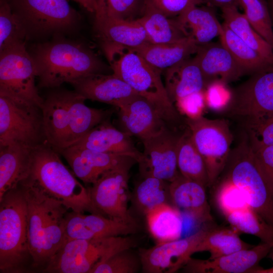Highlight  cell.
I'll return each mask as SVG.
<instances>
[{
  "instance_id": "1",
  "label": "cell",
  "mask_w": 273,
  "mask_h": 273,
  "mask_svg": "<svg viewBox=\"0 0 273 273\" xmlns=\"http://www.w3.org/2000/svg\"><path fill=\"white\" fill-rule=\"evenodd\" d=\"M19 184L27 203L32 269L42 271L66 241V219L70 210L29 181Z\"/></svg>"
},
{
  "instance_id": "2",
  "label": "cell",
  "mask_w": 273,
  "mask_h": 273,
  "mask_svg": "<svg viewBox=\"0 0 273 273\" xmlns=\"http://www.w3.org/2000/svg\"><path fill=\"white\" fill-rule=\"evenodd\" d=\"M31 55L40 87L56 88L65 82L97 73L107 66L91 50L79 42L56 40L36 44Z\"/></svg>"
},
{
  "instance_id": "3",
  "label": "cell",
  "mask_w": 273,
  "mask_h": 273,
  "mask_svg": "<svg viewBox=\"0 0 273 273\" xmlns=\"http://www.w3.org/2000/svg\"><path fill=\"white\" fill-rule=\"evenodd\" d=\"M59 154L47 143L34 148L25 179L61 201L71 211L100 214L92 203L88 188L77 179Z\"/></svg>"
},
{
  "instance_id": "4",
  "label": "cell",
  "mask_w": 273,
  "mask_h": 273,
  "mask_svg": "<svg viewBox=\"0 0 273 273\" xmlns=\"http://www.w3.org/2000/svg\"><path fill=\"white\" fill-rule=\"evenodd\" d=\"M102 48L114 74L151 102L169 125L178 121V111L167 95L160 70L132 48L111 43Z\"/></svg>"
},
{
  "instance_id": "5",
  "label": "cell",
  "mask_w": 273,
  "mask_h": 273,
  "mask_svg": "<svg viewBox=\"0 0 273 273\" xmlns=\"http://www.w3.org/2000/svg\"><path fill=\"white\" fill-rule=\"evenodd\" d=\"M32 263L27 203L19 184L0 199V272H28Z\"/></svg>"
},
{
  "instance_id": "6",
  "label": "cell",
  "mask_w": 273,
  "mask_h": 273,
  "mask_svg": "<svg viewBox=\"0 0 273 273\" xmlns=\"http://www.w3.org/2000/svg\"><path fill=\"white\" fill-rule=\"evenodd\" d=\"M220 175L239 187L249 206L273 225V193L255 162L246 135L232 149Z\"/></svg>"
},
{
  "instance_id": "7",
  "label": "cell",
  "mask_w": 273,
  "mask_h": 273,
  "mask_svg": "<svg viewBox=\"0 0 273 273\" xmlns=\"http://www.w3.org/2000/svg\"><path fill=\"white\" fill-rule=\"evenodd\" d=\"M135 244L127 236L68 239L41 272L89 273L100 261Z\"/></svg>"
},
{
  "instance_id": "8",
  "label": "cell",
  "mask_w": 273,
  "mask_h": 273,
  "mask_svg": "<svg viewBox=\"0 0 273 273\" xmlns=\"http://www.w3.org/2000/svg\"><path fill=\"white\" fill-rule=\"evenodd\" d=\"M45 143L42 108L0 94V147L16 144L34 148Z\"/></svg>"
},
{
  "instance_id": "9",
  "label": "cell",
  "mask_w": 273,
  "mask_h": 273,
  "mask_svg": "<svg viewBox=\"0 0 273 273\" xmlns=\"http://www.w3.org/2000/svg\"><path fill=\"white\" fill-rule=\"evenodd\" d=\"M25 28L29 37L74 30L79 14L67 0H7Z\"/></svg>"
},
{
  "instance_id": "10",
  "label": "cell",
  "mask_w": 273,
  "mask_h": 273,
  "mask_svg": "<svg viewBox=\"0 0 273 273\" xmlns=\"http://www.w3.org/2000/svg\"><path fill=\"white\" fill-rule=\"evenodd\" d=\"M186 122L193 141L205 163L209 187H211L223 171L231 149L233 137L228 121L203 116Z\"/></svg>"
},
{
  "instance_id": "11",
  "label": "cell",
  "mask_w": 273,
  "mask_h": 273,
  "mask_svg": "<svg viewBox=\"0 0 273 273\" xmlns=\"http://www.w3.org/2000/svg\"><path fill=\"white\" fill-rule=\"evenodd\" d=\"M228 111L242 119L245 127L273 117V64L253 73L237 88Z\"/></svg>"
},
{
  "instance_id": "12",
  "label": "cell",
  "mask_w": 273,
  "mask_h": 273,
  "mask_svg": "<svg viewBox=\"0 0 273 273\" xmlns=\"http://www.w3.org/2000/svg\"><path fill=\"white\" fill-rule=\"evenodd\" d=\"M25 44L0 52V94L32 102L42 108L44 99L35 85V65Z\"/></svg>"
},
{
  "instance_id": "13",
  "label": "cell",
  "mask_w": 273,
  "mask_h": 273,
  "mask_svg": "<svg viewBox=\"0 0 273 273\" xmlns=\"http://www.w3.org/2000/svg\"><path fill=\"white\" fill-rule=\"evenodd\" d=\"M131 166L123 165L109 170L88 188L92 203L100 214L135 221L128 208L129 171Z\"/></svg>"
},
{
  "instance_id": "14",
  "label": "cell",
  "mask_w": 273,
  "mask_h": 273,
  "mask_svg": "<svg viewBox=\"0 0 273 273\" xmlns=\"http://www.w3.org/2000/svg\"><path fill=\"white\" fill-rule=\"evenodd\" d=\"M180 135L167 126L142 142L144 151L138 161L143 177L153 176L169 183L179 172L177 164V146Z\"/></svg>"
},
{
  "instance_id": "15",
  "label": "cell",
  "mask_w": 273,
  "mask_h": 273,
  "mask_svg": "<svg viewBox=\"0 0 273 273\" xmlns=\"http://www.w3.org/2000/svg\"><path fill=\"white\" fill-rule=\"evenodd\" d=\"M207 228L184 239L156 244L139 251L142 271L145 273H173L186 264L196 253Z\"/></svg>"
},
{
  "instance_id": "16",
  "label": "cell",
  "mask_w": 273,
  "mask_h": 273,
  "mask_svg": "<svg viewBox=\"0 0 273 273\" xmlns=\"http://www.w3.org/2000/svg\"><path fill=\"white\" fill-rule=\"evenodd\" d=\"M70 93V90L56 88L47 95L42 107L46 142L60 154L70 146L72 123Z\"/></svg>"
},
{
  "instance_id": "17",
  "label": "cell",
  "mask_w": 273,
  "mask_h": 273,
  "mask_svg": "<svg viewBox=\"0 0 273 273\" xmlns=\"http://www.w3.org/2000/svg\"><path fill=\"white\" fill-rule=\"evenodd\" d=\"M273 251V244L262 242L252 247L241 250L214 259L191 258L182 267L189 273H253L260 268V261Z\"/></svg>"
},
{
  "instance_id": "18",
  "label": "cell",
  "mask_w": 273,
  "mask_h": 273,
  "mask_svg": "<svg viewBox=\"0 0 273 273\" xmlns=\"http://www.w3.org/2000/svg\"><path fill=\"white\" fill-rule=\"evenodd\" d=\"M60 154L76 177L86 184H93L109 170L137 162L127 155L98 152L74 145L63 150Z\"/></svg>"
},
{
  "instance_id": "19",
  "label": "cell",
  "mask_w": 273,
  "mask_h": 273,
  "mask_svg": "<svg viewBox=\"0 0 273 273\" xmlns=\"http://www.w3.org/2000/svg\"><path fill=\"white\" fill-rule=\"evenodd\" d=\"M136 221L107 217L102 214L69 211L66 215L65 235L68 239H90L133 234Z\"/></svg>"
},
{
  "instance_id": "20",
  "label": "cell",
  "mask_w": 273,
  "mask_h": 273,
  "mask_svg": "<svg viewBox=\"0 0 273 273\" xmlns=\"http://www.w3.org/2000/svg\"><path fill=\"white\" fill-rule=\"evenodd\" d=\"M120 122L124 131L143 141L170 126L155 106L138 94L119 108Z\"/></svg>"
},
{
  "instance_id": "21",
  "label": "cell",
  "mask_w": 273,
  "mask_h": 273,
  "mask_svg": "<svg viewBox=\"0 0 273 273\" xmlns=\"http://www.w3.org/2000/svg\"><path fill=\"white\" fill-rule=\"evenodd\" d=\"M70 84L75 92L86 100L106 103L118 108L138 94L113 73L91 74Z\"/></svg>"
},
{
  "instance_id": "22",
  "label": "cell",
  "mask_w": 273,
  "mask_h": 273,
  "mask_svg": "<svg viewBox=\"0 0 273 273\" xmlns=\"http://www.w3.org/2000/svg\"><path fill=\"white\" fill-rule=\"evenodd\" d=\"M195 54L194 58L201 70L206 86L216 80L228 83L246 73L221 43L209 42L199 46Z\"/></svg>"
},
{
  "instance_id": "23",
  "label": "cell",
  "mask_w": 273,
  "mask_h": 273,
  "mask_svg": "<svg viewBox=\"0 0 273 273\" xmlns=\"http://www.w3.org/2000/svg\"><path fill=\"white\" fill-rule=\"evenodd\" d=\"M205 187L179 173L169 184L172 204L189 214L196 221L210 223L213 221L207 201Z\"/></svg>"
},
{
  "instance_id": "24",
  "label": "cell",
  "mask_w": 273,
  "mask_h": 273,
  "mask_svg": "<svg viewBox=\"0 0 273 273\" xmlns=\"http://www.w3.org/2000/svg\"><path fill=\"white\" fill-rule=\"evenodd\" d=\"M95 28L103 43L135 49L149 43L146 33L138 20H126L95 13Z\"/></svg>"
},
{
  "instance_id": "25",
  "label": "cell",
  "mask_w": 273,
  "mask_h": 273,
  "mask_svg": "<svg viewBox=\"0 0 273 273\" xmlns=\"http://www.w3.org/2000/svg\"><path fill=\"white\" fill-rule=\"evenodd\" d=\"M107 120L93 128L73 145L98 152L127 155L138 163L142 152L134 146L131 136L116 128Z\"/></svg>"
},
{
  "instance_id": "26",
  "label": "cell",
  "mask_w": 273,
  "mask_h": 273,
  "mask_svg": "<svg viewBox=\"0 0 273 273\" xmlns=\"http://www.w3.org/2000/svg\"><path fill=\"white\" fill-rule=\"evenodd\" d=\"M165 87L174 104L178 100L204 90L205 82L195 59L188 58L166 70Z\"/></svg>"
},
{
  "instance_id": "27",
  "label": "cell",
  "mask_w": 273,
  "mask_h": 273,
  "mask_svg": "<svg viewBox=\"0 0 273 273\" xmlns=\"http://www.w3.org/2000/svg\"><path fill=\"white\" fill-rule=\"evenodd\" d=\"M175 19L185 36L199 46L219 36L222 28L211 10L198 5L189 7Z\"/></svg>"
},
{
  "instance_id": "28",
  "label": "cell",
  "mask_w": 273,
  "mask_h": 273,
  "mask_svg": "<svg viewBox=\"0 0 273 273\" xmlns=\"http://www.w3.org/2000/svg\"><path fill=\"white\" fill-rule=\"evenodd\" d=\"M33 149L16 144L0 147V199L27 177Z\"/></svg>"
},
{
  "instance_id": "29",
  "label": "cell",
  "mask_w": 273,
  "mask_h": 273,
  "mask_svg": "<svg viewBox=\"0 0 273 273\" xmlns=\"http://www.w3.org/2000/svg\"><path fill=\"white\" fill-rule=\"evenodd\" d=\"M199 47L193 40L186 38L172 43H147L133 49L152 66L162 71L190 58L197 52Z\"/></svg>"
},
{
  "instance_id": "30",
  "label": "cell",
  "mask_w": 273,
  "mask_h": 273,
  "mask_svg": "<svg viewBox=\"0 0 273 273\" xmlns=\"http://www.w3.org/2000/svg\"><path fill=\"white\" fill-rule=\"evenodd\" d=\"M149 232L156 244L180 239L183 228L180 210L170 203H164L145 214Z\"/></svg>"
},
{
  "instance_id": "31",
  "label": "cell",
  "mask_w": 273,
  "mask_h": 273,
  "mask_svg": "<svg viewBox=\"0 0 273 273\" xmlns=\"http://www.w3.org/2000/svg\"><path fill=\"white\" fill-rule=\"evenodd\" d=\"M221 9L223 23L268 63L273 64L271 47L252 27L244 14L238 11V7L233 6Z\"/></svg>"
},
{
  "instance_id": "32",
  "label": "cell",
  "mask_w": 273,
  "mask_h": 273,
  "mask_svg": "<svg viewBox=\"0 0 273 273\" xmlns=\"http://www.w3.org/2000/svg\"><path fill=\"white\" fill-rule=\"evenodd\" d=\"M177 164L183 176L206 188L209 179L205 163L196 148L188 128L180 135L177 146Z\"/></svg>"
},
{
  "instance_id": "33",
  "label": "cell",
  "mask_w": 273,
  "mask_h": 273,
  "mask_svg": "<svg viewBox=\"0 0 273 273\" xmlns=\"http://www.w3.org/2000/svg\"><path fill=\"white\" fill-rule=\"evenodd\" d=\"M137 20L144 28L149 43H172L187 38L175 18L153 9L147 7L144 15Z\"/></svg>"
},
{
  "instance_id": "34",
  "label": "cell",
  "mask_w": 273,
  "mask_h": 273,
  "mask_svg": "<svg viewBox=\"0 0 273 273\" xmlns=\"http://www.w3.org/2000/svg\"><path fill=\"white\" fill-rule=\"evenodd\" d=\"M252 246L241 240L238 231L233 228L208 227L196 252H209L210 254L209 259H212Z\"/></svg>"
},
{
  "instance_id": "35",
  "label": "cell",
  "mask_w": 273,
  "mask_h": 273,
  "mask_svg": "<svg viewBox=\"0 0 273 273\" xmlns=\"http://www.w3.org/2000/svg\"><path fill=\"white\" fill-rule=\"evenodd\" d=\"M222 25L219 35L220 43L229 51L246 73H253L271 64L225 24L223 23Z\"/></svg>"
},
{
  "instance_id": "36",
  "label": "cell",
  "mask_w": 273,
  "mask_h": 273,
  "mask_svg": "<svg viewBox=\"0 0 273 273\" xmlns=\"http://www.w3.org/2000/svg\"><path fill=\"white\" fill-rule=\"evenodd\" d=\"M170 183L153 177H143L135 187L133 200L135 207L145 215L155 207L171 202Z\"/></svg>"
},
{
  "instance_id": "37",
  "label": "cell",
  "mask_w": 273,
  "mask_h": 273,
  "mask_svg": "<svg viewBox=\"0 0 273 273\" xmlns=\"http://www.w3.org/2000/svg\"><path fill=\"white\" fill-rule=\"evenodd\" d=\"M212 187L214 202L225 218L250 207L243 192L225 176L220 175Z\"/></svg>"
},
{
  "instance_id": "38",
  "label": "cell",
  "mask_w": 273,
  "mask_h": 273,
  "mask_svg": "<svg viewBox=\"0 0 273 273\" xmlns=\"http://www.w3.org/2000/svg\"><path fill=\"white\" fill-rule=\"evenodd\" d=\"M225 219L238 232L255 236L262 242L273 244V225L250 207L235 212Z\"/></svg>"
},
{
  "instance_id": "39",
  "label": "cell",
  "mask_w": 273,
  "mask_h": 273,
  "mask_svg": "<svg viewBox=\"0 0 273 273\" xmlns=\"http://www.w3.org/2000/svg\"><path fill=\"white\" fill-rule=\"evenodd\" d=\"M29 38L22 23L13 12L7 0H0V52L26 43Z\"/></svg>"
},
{
  "instance_id": "40",
  "label": "cell",
  "mask_w": 273,
  "mask_h": 273,
  "mask_svg": "<svg viewBox=\"0 0 273 273\" xmlns=\"http://www.w3.org/2000/svg\"><path fill=\"white\" fill-rule=\"evenodd\" d=\"M246 19L273 49V24L270 11L264 0H238Z\"/></svg>"
},
{
  "instance_id": "41",
  "label": "cell",
  "mask_w": 273,
  "mask_h": 273,
  "mask_svg": "<svg viewBox=\"0 0 273 273\" xmlns=\"http://www.w3.org/2000/svg\"><path fill=\"white\" fill-rule=\"evenodd\" d=\"M142 270L139 253L127 248L98 262L89 273H136Z\"/></svg>"
},
{
  "instance_id": "42",
  "label": "cell",
  "mask_w": 273,
  "mask_h": 273,
  "mask_svg": "<svg viewBox=\"0 0 273 273\" xmlns=\"http://www.w3.org/2000/svg\"><path fill=\"white\" fill-rule=\"evenodd\" d=\"M148 0H97L96 12L126 20H136L146 9Z\"/></svg>"
},
{
  "instance_id": "43",
  "label": "cell",
  "mask_w": 273,
  "mask_h": 273,
  "mask_svg": "<svg viewBox=\"0 0 273 273\" xmlns=\"http://www.w3.org/2000/svg\"><path fill=\"white\" fill-rule=\"evenodd\" d=\"M226 83L216 80L208 83L204 91L206 105L215 111L229 109L233 100V94Z\"/></svg>"
},
{
  "instance_id": "44",
  "label": "cell",
  "mask_w": 273,
  "mask_h": 273,
  "mask_svg": "<svg viewBox=\"0 0 273 273\" xmlns=\"http://www.w3.org/2000/svg\"><path fill=\"white\" fill-rule=\"evenodd\" d=\"M245 129L253 151L273 145V117L254 125L245 126Z\"/></svg>"
},
{
  "instance_id": "45",
  "label": "cell",
  "mask_w": 273,
  "mask_h": 273,
  "mask_svg": "<svg viewBox=\"0 0 273 273\" xmlns=\"http://www.w3.org/2000/svg\"><path fill=\"white\" fill-rule=\"evenodd\" d=\"M203 3H205V0H148L147 7L172 18L178 16L192 6Z\"/></svg>"
},
{
  "instance_id": "46",
  "label": "cell",
  "mask_w": 273,
  "mask_h": 273,
  "mask_svg": "<svg viewBox=\"0 0 273 273\" xmlns=\"http://www.w3.org/2000/svg\"><path fill=\"white\" fill-rule=\"evenodd\" d=\"M204 91L193 94L178 100L174 103L175 108L188 118L195 119L203 116L206 107Z\"/></svg>"
},
{
  "instance_id": "47",
  "label": "cell",
  "mask_w": 273,
  "mask_h": 273,
  "mask_svg": "<svg viewBox=\"0 0 273 273\" xmlns=\"http://www.w3.org/2000/svg\"><path fill=\"white\" fill-rule=\"evenodd\" d=\"M253 153L257 166L273 193V145L254 150Z\"/></svg>"
},
{
  "instance_id": "48",
  "label": "cell",
  "mask_w": 273,
  "mask_h": 273,
  "mask_svg": "<svg viewBox=\"0 0 273 273\" xmlns=\"http://www.w3.org/2000/svg\"><path fill=\"white\" fill-rule=\"evenodd\" d=\"M205 2L211 6L218 7L221 9L233 6L240 7L238 0H205Z\"/></svg>"
},
{
  "instance_id": "49",
  "label": "cell",
  "mask_w": 273,
  "mask_h": 273,
  "mask_svg": "<svg viewBox=\"0 0 273 273\" xmlns=\"http://www.w3.org/2000/svg\"><path fill=\"white\" fill-rule=\"evenodd\" d=\"M87 11L95 13L98 7L97 0H73Z\"/></svg>"
},
{
  "instance_id": "50",
  "label": "cell",
  "mask_w": 273,
  "mask_h": 273,
  "mask_svg": "<svg viewBox=\"0 0 273 273\" xmlns=\"http://www.w3.org/2000/svg\"><path fill=\"white\" fill-rule=\"evenodd\" d=\"M253 273H273V267L268 268H263L261 267L254 270Z\"/></svg>"
},
{
  "instance_id": "51",
  "label": "cell",
  "mask_w": 273,
  "mask_h": 273,
  "mask_svg": "<svg viewBox=\"0 0 273 273\" xmlns=\"http://www.w3.org/2000/svg\"><path fill=\"white\" fill-rule=\"evenodd\" d=\"M273 24V0H271V11L270 12Z\"/></svg>"
}]
</instances>
